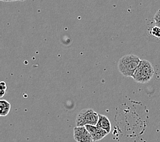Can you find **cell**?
Returning <instances> with one entry per match:
<instances>
[{
  "label": "cell",
  "instance_id": "9",
  "mask_svg": "<svg viewBox=\"0 0 160 142\" xmlns=\"http://www.w3.org/2000/svg\"><path fill=\"white\" fill-rule=\"evenodd\" d=\"M7 90V85L4 82L0 83V97L2 98L6 94Z\"/></svg>",
  "mask_w": 160,
  "mask_h": 142
},
{
  "label": "cell",
  "instance_id": "1",
  "mask_svg": "<svg viewBox=\"0 0 160 142\" xmlns=\"http://www.w3.org/2000/svg\"><path fill=\"white\" fill-rule=\"evenodd\" d=\"M141 60L138 56L132 54L125 55L121 57L118 62V69L125 76L133 77L136 69L138 68Z\"/></svg>",
  "mask_w": 160,
  "mask_h": 142
},
{
  "label": "cell",
  "instance_id": "2",
  "mask_svg": "<svg viewBox=\"0 0 160 142\" xmlns=\"http://www.w3.org/2000/svg\"><path fill=\"white\" fill-rule=\"evenodd\" d=\"M155 69L149 61L142 60L140 61L138 68L136 69L133 78L136 82L140 83H147L153 77Z\"/></svg>",
  "mask_w": 160,
  "mask_h": 142
},
{
  "label": "cell",
  "instance_id": "6",
  "mask_svg": "<svg viewBox=\"0 0 160 142\" xmlns=\"http://www.w3.org/2000/svg\"><path fill=\"white\" fill-rule=\"evenodd\" d=\"M98 127L106 130L108 134L111 131V123L109 119L106 116L102 114H99V120L96 125Z\"/></svg>",
  "mask_w": 160,
  "mask_h": 142
},
{
  "label": "cell",
  "instance_id": "11",
  "mask_svg": "<svg viewBox=\"0 0 160 142\" xmlns=\"http://www.w3.org/2000/svg\"><path fill=\"white\" fill-rule=\"evenodd\" d=\"M20 1H21V2H23V1H25V0H20Z\"/></svg>",
  "mask_w": 160,
  "mask_h": 142
},
{
  "label": "cell",
  "instance_id": "3",
  "mask_svg": "<svg viewBox=\"0 0 160 142\" xmlns=\"http://www.w3.org/2000/svg\"><path fill=\"white\" fill-rule=\"evenodd\" d=\"M99 120V114L92 109H85L80 111L76 118V126L85 125L96 126Z\"/></svg>",
  "mask_w": 160,
  "mask_h": 142
},
{
  "label": "cell",
  "instance_id": "8",
  "mask_svg": "<svg viewBox=\"0 0 160 142\" xmlns=\"http://www.w3.org/2000/svg\"><path fill=\"white\" fill-rule=\"evenodd\" d=\"M151 34L155 37L160 38V28L157 25L153 26L151 29Z\"/></svg>",
  "mask_w": 160,
  "mask_h": 142
},
{
  "label": "cell",
  "instance_id": "7",
  "mask_svg": "<svg viewBox=\"0 0 160 142\" xmlns=\"http://www.w3.org/2000/svg\"><path fill=\"white\" fill-rule=\"evenodd\" d=\"M0 108H1L0 116H6L10 113L11 109V105L9 102H8L6 100H1L0 101Z\"/></svg>",
  "mask_w": 160,
  "mask_h": 142
},
{
  "label": "cell",
  "instance_id": "5",
  "mask_svg": "<svg viewBox=\"0 0 160 142\" xmlns=\"http://www.w3.org/2000/svg\"><path fill=\"white\" fill-rule=\"evenodd\" d=\"M85 126L90 133L93 141H100L102 139H104L106 135H108V133L106 130L98 127L97 126L85 125Z\"/></svg>",
  "mask_w": 160,
  "mask_h": 142
},
{
  "label": "cell",
  "instance_id": "4",
  "mask_svg": "<svg viewBox=\"0 0 160 142\" xmlns=\"http://www.w3.org/2000/svg\"><path fill=\"white\" fill-rule=\"evenodd\" d=\"M74 139L77 142H93L85 126H76L74 129Z\"/></svg>",
  "mask_w": 160,
  "mask_h": 142
},
{
  "label": "cell",
  "instance_id": "10",
  "mask_svg": "<svg viewBox=\"0 0 160 142\" xmlns=\"http://www.w3.org/2000/svg\"><path fill=\"white\" fill-rule=\"evenodd\" d=\"M154 21L155 25L158 26L160 28V9L157 11V13H155L154 16Z\"/></svg>",
  "mask_w": 160,
  "mask_h": 142
}]
</instances>
